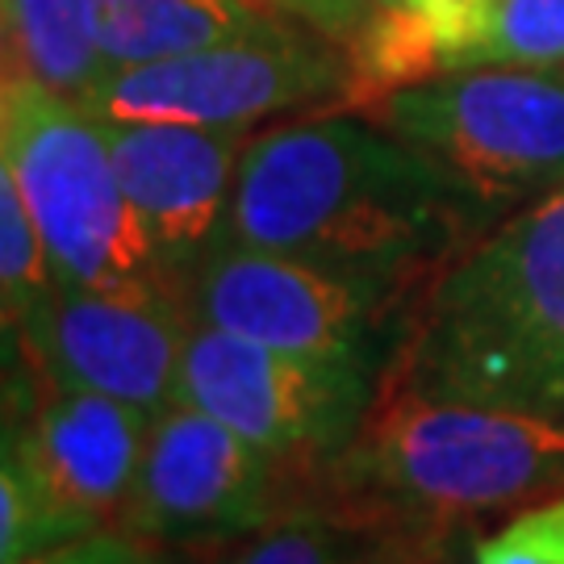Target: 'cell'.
Here are the masks:
<instances>
[{"instance_id": "obj_4", "label": "cell", "mask_w": 564, "mask_h": 564, "mask_svg": "<svg viewBox=\"0 0 564 564\" xmlns=\"http://www.w3.org/2000/svg\"><path fill=\"white\" fill-rule=\"evenodd\" d=\"M0 167L18 181L63 284L176 289L130 209L105 118L93 105L4 72Z\"/></svg>"}, {"instance_id": "obj_10", "label": "cell", "mask_w": 564, "mask_h": 564, "mask_svg": "<svg viewBox=\"0 0 564 564\" xmlns=\"http://www.w3.org/2000/svg\"><path fill=\"white\" fill-rule=\"evenodd\" d=\"M297 489L281 464L197 405L176 402L151 423L121 527L160 544H226L272 523Z\"/></svg>"}, {"instance_id": "obj_11", "label": "cell", "mask_w": 564, "mask_h": 564, "mask_svg": "<svg viewBox=\"0 0 564 564\" xmlns=\"http://www.w3.org/2000/svg\"><path fill=\"white\" fill-rule=\"evenodd\" d=\"M155 414L109 393L42 381L21 360L4 393V440L80 531L121 523Z\"/></svg>"}, {"instance_id": "obj_13", "label": "cell", "mask_w": 564, "mask_h": 564, "mask_svg": "<svg viewBox=\"0 0 564 564\" xmlns=\"http://www.w3.org/2000/svg\"><path fill=\"white\" fill-rule=\"evenodd\" d=\"M4 72L93 101L109 76L97 39V0H4Z\"/></svg>"}, {"instance_id": "obj_19", "label": "cell", "mask_w": 564, "mask_h": 564, "mask_svg": "<svg viewBox=\"0 0 564 564\" xmlns=\"http://www.w3.org/2000/svg\"><path fill=\"white\" fill-rule=\"evenodd\" d=\"M473 523L368 527L356 564H473Z\"/></svg>"}, {"instance_id": "obj_15", "label": "cell", "mask_w": 564, "mask_h": 564, "mask_svg": "<svg viewBox=\"0 0 564 564\" xmlns=\"http://www.w3.org/2000/svg\"><path fill=\"white\" fill-rule=\"evenodd\" d=\"M59 284V272L51 263L46 239L21 197L18 181L0 167V302H4V335H13L51 289Z\"/></svg>"}, {"instance_id": "obj_6", "label": "cell", "mask_w": 564, "mask_h": 564, "mask_svg": "<svg viewBox=\"0 0 564 564\" xmlns=\"http://www.w3.org/2000/svg\"><path fill=\"white\" fill-rule=\"evenodd\" d=\"M181 297L193 323L384 377L414 289L223 239L184 276Z\"/></svg>"}, {"instance_id": "obj_2", "label": "cell", "mask_w": 564, "mask_h": 564, "mask_svg": "<svg viewBox=\"0 0 564 564\" xmlns=\"http://www.w3.org/2000/svg\"><path fill=\"white\" fill-rule=\"evenodd\" d=\"M381 389L564 423V188L426 276Z\"/></svg>"}, {"instance_id": "obj_16", "label": "cell", "mask_w": 564, "mask_h": 564, "mask_svg": "<svg viewBox=\"0 0 564 564\" xmlns=\"http://www.w3.org/2000/svg\"><path fill=\"white\" fill-rule=\"evenodd\" d=\"M364 531L318 506H289L272 523L235 540L226 564H356Z\"/></svg>"}, {"instance_id": "obj_3", "label": "cell", "mask_w": 564, "mask_h": 564, "mask_svg": "<svg viewBox=\"0 0 564 564\" xmlns=\"http://www.w3.org/2000/svg\"><path fill=\"white\" fill-rule=\"evenodd\" d=\"M564 489V423L381 389L356 440L318 473L302 506L368 531L477 523Z\"/></svg>"}, {"instance_id": "obj_8", "label": "cell", "mask_w": 564, "mask_h": 564, "mask_svg": "<svg viewBox=\"0 0 564 564\" xmlns=\"http://www.w3.org/2000/svg\"><path fill=\"white\" fill-rule=\"evenodd\" d=\"M347 46L305 21L276 18L202 51L113 67L88 105L109 121L251 130L256 121L310 105H347Z\"/></svg>"}, {"instance_id": "obj_5", "label": "cell", "mask_w": 564, "mask_h": 564, "mask_svg": "<svg viewBox=\"0 0 564 564\" xmlns=\"http://www.w3.org/2000/svg\"><path fill=\"white\" fill-rule=\"evenodd\" d=\"M364 113L444 163L494 223L564 188V63L456 67Z\"/></svg>"}, {"instance_id": "obj_12", "label": "cell", "mask_w": 564, "mask_h": 564, "mask_svg": "<svg viewBox=\"0 0 564 564\" xmlns=\"http://www.w3.org/2000/svg\"><path fill=\"white\" fill-rule=\"evenodd\" d=\"M105 134L130 209L181 289L184 276L226 239L251 130L105 118Z\"/></svg>"}, {"instance_id": "obj_20", "label": "cell", "mask_w": 564, "mask_h": 564, "mask_svg": "<svg viewBox=\"0 0 564 564\" xmlns=\"http://www.w3.org/2000/svg\"><path fill=\"white\" fill-rule=\"evenodd\" d=\"M473 564H564V489L527 506L489 535H477Z\"/></svg>"}, {"instance_id": "obj_9", "label": "cell", "mask_w": 564, "mask_h": 564, "mask_svg": "<svg viewBox=\"0 0 564 564\" xmlns=\"http://www.w3.org/2000/svg\"><path fill=\"white\" fill-rule=\"evenodd\" d=\"M188 305L176 289L130 284L88 289L55 284L51 297L4 335L42 381L109 393L147 414L181 402Z\"/></svg>"}, {"instance_id": "obj_17", "label": "cell", "mask_w": 564, "mask_h": 564, "mask_svg": "<svg viewBox=\"0 0 564 564\" xmlns=\"http://www.w3.org/2000/svg\"><path fill=\"white\" fill-rule=\"evenodd\" d=\"M88 535L51 502V494L9 440L0 447V564H21L46 547Z\"/></svg>"}, {"instance_id": "obj_14", "label": "cell", "mask_w": 564, "mask_h": 564, "mask_svg": "<svg viewBox=\"0 0 564 564\" xmlns=\"http://www.w3.org/2000/svg\"><path fill=\"white\" fill-rule=\"evenodd\" d=\"M263 21L239 0H97V39L113 67L172 59L256 30Z\"/></svg>"}, {"instance_id": "obj_7", "label": "cell", "mask_w": 564, "mask_h": 564, "mask_svg": "<svg viewBox=\"0 0 564 564\" xmlns=\"http://www.w3.org/2000/svg\"><path fill=\"white\" fill-rule=\"evenodd\" d=\"M381 393V372L314 360L193 323L181 360V402L214 414L281 464L297 506L326 464L356 440Z\"/></svg>"}, {"instance_id": "obj_21", "label": "cell", "mask_w": 564, "mask_h": 564, "mask_svg": "<svg viewBox=\"0 0 564 564\" xmlns=\"http://www.w3.org/2000/svg\"><path fill=\"white\" fill-rule=\"evenodd\" d=\"M21 564H176L167 556V544L160 540H147L130 527H101V531H88V535H76L67 544H55L30 556Z\"/></svg>"}, {"instance_id": "obj_1", "label": "cell", "mask_w": 564, "mask_h": 564, "mask_svg": "<svg viewBox=\"0 0 564 564\" xmlns=\"http://www.w3.org/2000/svg\"><path fill=\"white\" fill-rule=\"evenodd\" d=\"M489 226V209L423 147L368 113H318L251 134L226 239L419 293Z\"/></svg>"}, {"instance_id": "obj_22", "label": "cell", "mask_w": 564, "mask_h": 564, "mask_svg": "<svg viewBox=\"0 0 564 564\" xmlns=\"http://www.w3.org/2000/svg\"><path fill=\"white\" fill-rule=\"evenodd\" d=\"M242 9H251V13H260V18H284L281 0H239Z\"/></svg>"}, {"instance_id": "obj_23", "label": "cell", "mask_w": 564, "mask_h": 564, "mask_svg": "<svg viewBox=\"0 0 564 564\" xmlns=\"http://www.w3.org/2000/svg\"><path fill=\"white\" fill-rule=\"evenodd\" d=\"M414 0H372V9H410Z\"/></svg>"}, {"instance_id": "obj_18", "label": "cell", "mask_w": 564, "mask_h": 564, "mask_svg": "<svg viewBox=\"0 0 564 564\" xmlns=\"http://www.w3.org/2000/svg\"><path fill=\"white\" fill-rule=\"evenodd\" d=\"M561 67L564 63V0H494V18L473 67Z\"/></svg>"}]
</instances>
